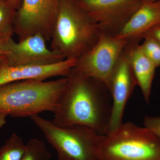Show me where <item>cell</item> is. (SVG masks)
Listing matches in <instances>:
<instances>
[{
    "mask_svg": "<svg viewBox=\"0 0 160 160\" xmlns=\"http://www.w3.org/2000/svg\"><path fill=\"white\" fill-rule=\"evenodd\" d=\"M13 32H7L0 34V55L7 53V47L11 39L12 38Z\"/></svg>",
    "mask_w": 160,
    "mask_h": 160,
    "instance_id": "cell-19",
    "label": "cell"
},
{
    "mask_svg": "<svg viewBox=\"0 0 160 160\" xmlns=\"http://www.w3.org/2000/svg\"><path fill=\"white\" fill-rule=\"evenodd\" d=\"M7 116H8V115L5 112H0V129L6 124Z\"/></svg>",
    "mask_w": 160,
    "mask_h": 160,
    "instance_id": "cell-21",
    "label": "cell"
},
{
    "mask_svg": "<svg viewBox=\"0 0 160 160\" xmlns=\"http://www.w3.org/2000/svg\"><path fill=\"white\" fill-rule=\"evenodd\" d=\"M65 77L53 80L16 81L0 86V112L13 118L30 117L54 111L68 84Z\"/></svg>",
    "mask_w": 160,
    "mask_h": 160,
    "instance_id": "cell-3",
    "label": "cell"
},
{
    "mask_svg": "<svg viewBox=\"0 0 160 160\" xmlns=\"http://www.w3.org/2000/svg\"><path fill=\"white\" fill-rule=\"evenodd\" d=\"M124 52L131 66L137 86L141 89L144 100L149 104L157 67L143 52L138 42H128Z\"/></svg>",
    "mask_w": 160,
    "mask_h": 160,
    "instance_id": "cell-13",
    "label": "cell"
},
{
    "mask_svg": "<svg viewBox=\"0 0 160 160\" xmlns=\"http://www.w3.org/2000/svg\"><path fill=\"white\" fill-rule=\"evenodd\" d=\"M144 42L140 44L143 52L152 62L158 67L160 66V43L151 38L143 39Z\"/></svg>",
    "mask_w": 160,
    "mask_h": 160,
    "instance_id": "cell-17",
    "label": "cell"
},
{
    "mask_svg": "<svg viewBox=\"0 0 160 160\" xmlns=\"http://www.w3.org/2000/svg\"><path fill=\"white\" fill-rule=\"evenodd\" d=\"M128 43L127 40L102 33L94 46L78 59L72 68L102 82L108 88L112 70Z\"/></svg>",
    "mask_w": 160,
    "mask_h": 160,
    "instance_id": "cell-6",
    "label": "cell"
},
{
    "mask_svg": "<svg viewBox=\"0 0 160 160\" xmlns=\"http://www.w3.org/2000/svg\"><path fill=\"white\" fill-rule=\"evenodd\" d=\"M26 149L22 139L13 133L0 148V160H21Z\"/></svg>",
    "mask_w": 160,
    "mask_h": 160,
    "instance_id": "cell-15",
    "label": "cell"
},
{
    "mask_svg": "<svg viewBox=\"0 0 160 160\" xmlns=\"http://www.w3.org/2000/svg\"><path fill=\"white\" fill-rule=\"evenodd\" d=\"M102 33L77 0H60L50 39L52 50L65 59L78 60L94 46Z\"/></svg>",
    "mask_w": 160,
    "mask_h": 160,
    "instance_id": "cell-2",
    "label": "cell"
},
{
    "mask_svg": "<svg viewBox=\"0 0 160 160\" xmlns=\"http://www.w3.org/2000/svg\"><path fill=\"white\" fill-rule=\"evenodd\" d=\"M68 82L53 113L59 126H82L99 134L109 133L112 111L111 93L105 84L72 68Z\"/></svg>",
    "mask_w": 160,
    "mask_h": 160,
    "instance_id": "cell-1",
    "label": "cell"
},
{
    "mask_svg": "<svg viewBox=\"0 0 160 160\" xmlns=\"http://www.w3.org/2000/svg\"><path fill=\"white\" fill-rule=\"evenodd\" d=\"M46 40L37 34L16 43L12 38L7 47V53L3 61L9 66H46L60 62L65 60L62 55L49 49Z\"/></svg>",
    "mask_w": 160,
    "mask_h": 160,
    "instance_id": "cell-9",
    "label": "cell"
},
{
    "mask_svg": "<svg viewBox=\"0 0 160 160\" xmlns=\"http://www.w3.org/2000/svg\"><path fill=\"white\" fill-rule=\"evenodd\" d=\"M4 57L0 62V86L16 81H44L53 77H65L75 66L77 61V60L69 59L56 64L46 66H13L7 65L3 61Z\"/></svg>",
    "mask_w": 160,
    "mask_h": 160,
    "instance_id": "cell-11",
    "label": "cell"
},
{
    "mask_svg": "<svg viewBox=\"0 0 160 160\" xmlns=\"http://www.w3.org/2000/svg\"><path fill=\"white\" fill-rule=\"evenodd\" d=\"M21 3L15 0H0V34L13 32V22Z\"/></svg>",
    "mask_w": 160,
    "mask_h": 160,
    "instance_id": "cell-14",
    "label": "cell"
},
{
    "mask_svg": "<svg viewBox=\"0 0 160 160\" xmlns=\"http://www.w3.org/2000/svg\"><path fill=\"white\" fill-rule=\"evenodd\" d=\"M15 1H17L18 2H20L21 3L22 0H15Z\"/></svg>",
    "mask_w": 160,
    "mask_h": 160,
    "instance_id": "cell-23",
    "label": "cell"
},
{
    "mask_svg": "<svg viewBox=\"0 0 160 160\" xmlns=\"http://www.w3.org/2000/svg\"><path fill=\"white\" fill-rule=\"evenodd\" d=\"M160 24V2L142 0V4L121 32L115 37L128 42H138L152 27Z\"/></svg>",
    "mask_w": 160,
    "mask_h": 160,
    "instance_id": "cell-12",
    "label": "cell"
},
{
    "mask_svg": "<svg viewBox=\"0 0 160 160\" xmlns=\"http://www.w3.org/2000/svg\"><path fill=\"white\" fill-rule=\"evenodd\" d=\"M150 1H156V0H150Z\"/></svg>",
    "mask_w": 160,
    "mask_h": 160,
    "instance_id": "cell-25",
    "label": "cell"
},
{
    "mask_svg": "<svg viewBox=\"0 0 160 160\" xmlns=\"http://www.w3.org/2000/svg\"><path fill=\"white\" fill-rule=\"evenodd\" d=\"M51 154L44 142L31 139L26 144V149L21 160H51Z\"/></svg>",
    "mask_w": 160,
    "mask_h": 160,
    "instance_id": "cell-16",
    "label": "cell"
},
{
    "mask_svg": "<svg viewBox=\"0 0 160 160\" xmlns=\"http://www.w3.org/2000/svg\"><path fill=\"white\" fill-rule=\"evenodd\" d=\"M100 160H160V138L147 127L122 123L104 136Z\"/></svg>",
    "mask_w": 160,
    "mask_h": 160,
    "instance_id": "cell-4",
    "label": "cell"
},
{
    "mask_svg": "<svg viewBox=\"0 0 160 160\" xmlns=\"http://www.w3.org/2000/svg\"><path fill=\"white\" fill-rule=\"evenodd\" d=\"M57 153L58 160H100L98 151L104 136L86 126H59L41 117H30Z\"/></svg>",
    "mask_w": 160,
    "mask_h": 160,
    "instance_id": "cell-5",
    "label": "cell"
},
{
    "mask_svg": "<svg viewBox=\"0 0 160 160\" xmlns=\"http://www.w3.org/2000/svg\"><path fill=\"white\" fill-rule=\"evenodd\" d=\"M60 0H22L16 13L13 32L19 41L37 34L50 41Z\"/></svg>",
    "mask_w": 160,
    "mask_h": 160,
    "instance_id": "cell-7",
    "label": "cell"
},
{
    "mask_svg": "<svg viewBox=\"0 0 160 160\" xmlns=\"http://www.w3.org/2000/svg\"><path fill=\"white\" fill-rule=\"evenodd\" d=\"M136 86V80L123 50L112 70L108 84L112 101L109 132L123 123L125 107Z\"/></svg>",
    "mask_w": 160,
    "mask_h": 160,
    "instance_id": "cell-10",
    "label": "cell"
},
{
    "mask_svg": "<svg viewBox=\"0 0 160 160\" xmlns=\"http://www.w3.org/2000/svg\"><path fill=\"white\" fill-rule=\"evenodd\" d=\"M144 125L160 138V117L146 116L144 118Z\"/></svg>",
    "mask_w": 160,
    "mask_h": 160,
    "instance_id": "cell-18",
    "label": "cell"
},
{
    "mask_svg": "<svg viewBox=\"0 0 160 160\" xmlns=\"http://www.w3.org/2000/svg\"><path fill=\"white\" fill-rule=\"evenodd\" d=\"M102 33L115 37L142 4V0H77Z\"/></svg>",
    "mask_w": 160,
    "mask_h": 160,
    "instance_id": "cell-8",
    "label": "cell"
},
{
    "mask_svg": "<svg viewBox=\"0 0 160 160\" xmlns=\"http://www.w3.org/2000/svg\"><path fill=\"white\" fill-rule=\"evenodd\" d=\"M4 55H0V62H1V60H2V59L4 57Z\"/></svg>",
    "mask_w": 160,
    "mask_h": 160,
    "instance_id": "cell-22",
    "label": "cell"
},
{
    "mask_svg": "<svg viewBox=\"0 0 160 160\" xmlns=\"http://www.w3.org/2000/svg\"><path fill=\"white\" fill-rule=\"evenodd\" d=\"M156 1H159V2H160V0H156Z\"/></svg>",
    "mask_w": 160,
    "mask_h": 160,
    "instance_id": "cell-24",
    "label": "cell"
},
{
    "mask_svg": "<svg viewBox=\"0 0 160 160\" xmlns=\"http://www.w3.org/2000/svg\"><path fill=\"white\" fill-rule=\"evenodd\" d=\"M151 38L160 43V24L152 27L143 36V39Z\"/></svg>",
    "mask_w": 160,
    "mask_h": 160,
    "instance_id": "cell-20",
    "label": "cell"
}]
</instances>
